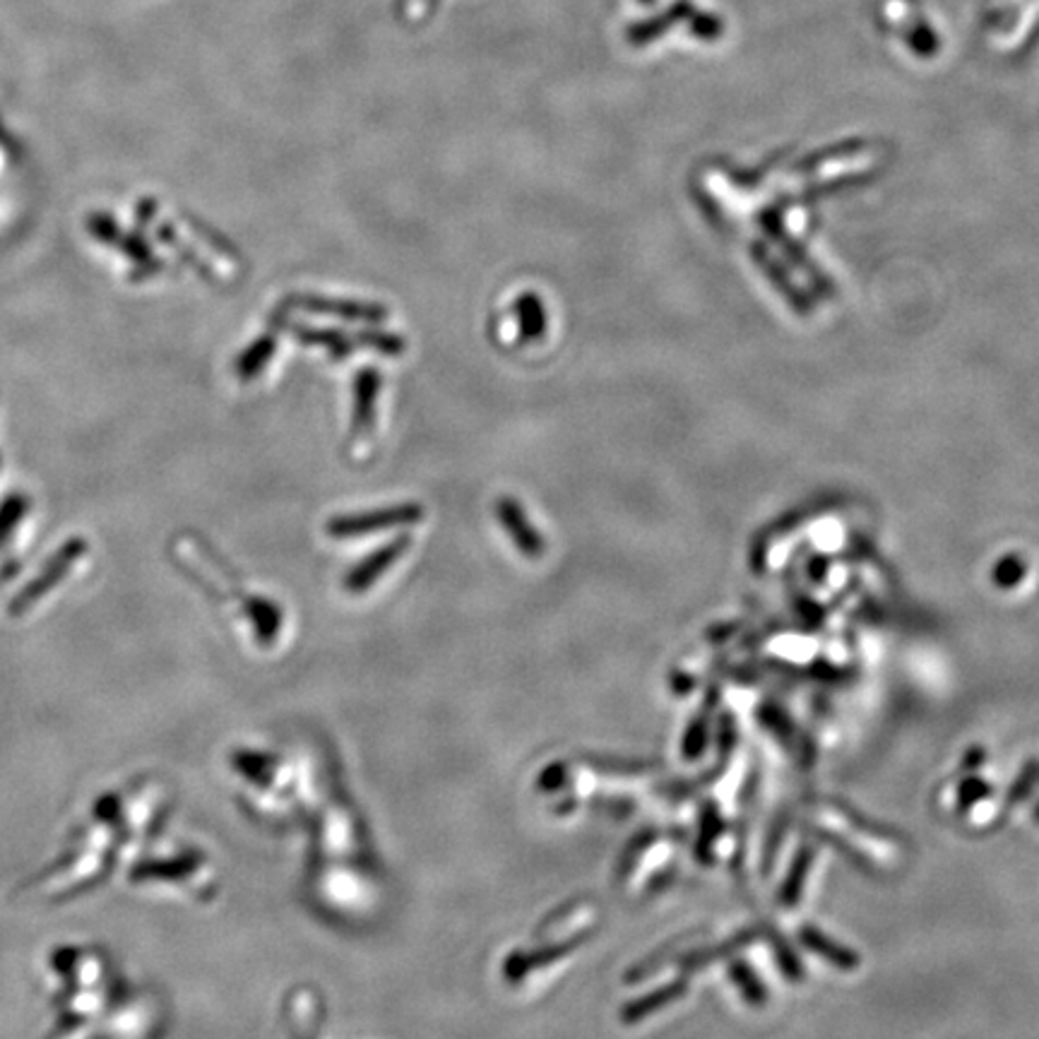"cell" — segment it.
Instances as JSON below:
<instances>
[{
  "mask_svg": "<svg viewBox=\"0 0 1039 1039\" xmlns=\"http://www.w3.org/2000/svg\"><path fill=\"white\" fill-rule=\"evenodd\" d=\"M804 941H806V944L812 946L816 953H820V956H830L832 960H838V965H842V968H848V965L842 962L844 958H848V960H854L850 950L844 953V950H838V948L828 946V941H826L824 936H820L818 932H814V929H808V932H804Z\"/></svg>",
  "mask_w": 1039,
  "mask_h": 1039,
  "instance_id": "10",
  "label": "cell"
},
{
  "mask_svg": "<svg viewBox=\"0 0 1039 1039\" xmlns=\"http://www.w3.org/2000/svg\"><path fill=\"white\" fill-rule=\"evenodd\" d=\"M354 342L359 349H376L381 354L397 357L405 352V342L402 337H397L393 332H383V330H364L354 335Z\"/></svg>",
  "mask_w": 1039,
  "mask_h": 1039,
  "instance_id": "9",
  "label": "cell"
},
{
  "mask_svg": "<svg viewBox=\"0 0 1039 1039\" xmlns=\"http://www.w3.org/2000/svg\"><path fill=\"white\" fill-rule=\"evenodd\" d=\"M424 515H427L424 505L400 503V505H390V509H376L369 513L337 515L328 525H325V532H328L332 539H354L361 535H371V532H381V529H390L400 525H415Z\"/></svg>",
  "mask_w": 1039,
  "mask_h": 1039,
  "instance_id": "1",
  "label": "cell"
},
{
  "mask_svg": "<svg viewBox=\"0 0 1039 1039\" xmlns=\"http://www.w3.org/2000/svg\"><path fill=\"white\" fill-rule=\"evenodd\" d=\"M515 316L520 323V335L525 342H537L547 332V311L537 294H523L515 301Z\"/></svg>",
  "mask_w": 1039,
  "mask_h": 1039,
  "instance_id": "7",
  "label": "cell"
},
{
  "mask_svg": "<svg viewBox=\"0 0 1039 1039\" xmlns=\"http://www.w3.org/2000/svg\"><path fill=\"white\" fill-rule=\"evenodd\" d=\"M381 393V373L373 369L359 371L354 381V415H352V433L349 441H369L373 431V419H376V397Z\"/></svg>",
  "mask_w": 1039,
  "mask_h": 1039,
  "instance_id": "5",
  "label": "cell"
},
{
  "mask_svg": "<svg viewBox=\"0 0 1039 1039\" xmlns=\"http://www.w3.org/2000/svg\"><path fill=\"white\" fill-rule=\"evenodd\" d=\"M409 544H412V537L400 535L385 544V547H381L378 551H373L369 559L357 563L352 571L345 575V589L352 592V595L369 589L409 549Z\"/></svg>",
  "mask_w": 1039,
  "mask_h": 1039,
  "instance_id": "3",
  "label": "cell"
},
{
  "mask_svg": "<svg viewBox=\"0 0 1039 1039\" xmlns=\"http://www.w3.org/2000/svg\"><path fill=\"white\" fill-rule=\"evenodd\" d=\"M287 328L294 332V337L299 342H304L308 347H320L332 359H347L357 349L354 335L349 337L340 330H316V328H308V325H299V323L287 325Z\"/></svg>",
  "mask_w": 1039,
  "mask_h": 1039,
  "instance_id": "6",
  "label": "cell"
},
{
  "mask_svg": "<svg viewBox=\"0 0 1039 1039\" xmlns=\"http://www.w3.org/2000/svg\"><path fill=\"white\" fill-rule=\"evenodd\" d=\"M275 349H277V337L275 335L258 337V340L253 342L246 349V352L236 359L238 378L241 381H253L256 376H260V371L265 369V364H268V361L275 357Z\"/></svg>",
  "mask_w": 1039,
  "mask_h": 1039,
  "instance_id": "8",
  "label": "cell"
},
{
  "mask_svg": "<svg viewBox=\"0 0 1039 1039\" xmlns=\"http://www.w3.org/2000/svg\"><path fill=\"white\" fill-rule=\"evenodd\" d=\"M289 306L308 313H320V316H335L342 320H359V323H383L388 318V311L376 304H357V301L342 299H323V296H289Z\"/></svg>",
  "mask_w": 1039,
  "mask_h": 1039,
  "instance_id": "2",
  "label": "cell"
},
{
  "mask_svg": "<svg viewBox=\"0 0 1039 1039\" xmlns=\"http://www.w3.org/2000/svg\"><path fill=\"white\" fill-rule=\"evenodd\" d=\"M497 515L503 529L509 532V537L513 539L515 547L523 551L527 559H539V556L547 551V541H544L541 532L529 525V520L513 497H501L497 501Z\"/></svg>",
  "mask_w": 1039,
  "mask_h": 1039,
  "instance_id": "4",
  "label": "cell"
}]
</instances>
